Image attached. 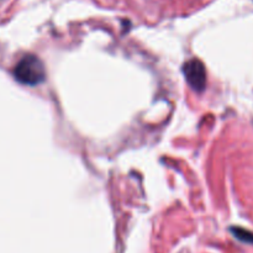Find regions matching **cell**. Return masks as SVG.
<instances>
[{"label":"cell","mask_w":253,"mask_h":253,"mask_svg":"<svg viewBox=\"0 0 253 253\" xmlns=\"http://www.w3.org/2000/svg\"><path fill=\"white\" fill-rule=\"evenodd\" d=\"M183 74L190 88L195 91H203L207 86V71L202 61L189 59L183 66Z\"/></svg>","instance_id":"cell-2"},{"label":"cell","mask_w":253,"mask_h":253,"mask_svg":"<svg viewBox=\"0 0 253 253\" xmlns=\"http://www.w3.org/2000/svg\"><path fill=\"white\" fill-rule=\"evenodd\" d=\"M231 232L234 234V236L236 237V239L240 240V241L253 245V232L249 231V230L241 229V227H232Z\"/></svg>","instance_id":"cell-3"},{"label":"cell","mask_w":253,"mask_h":253,"mask_svg":"<svg viewBox=\"0 0 253 253\" xmlns=\"http://www.w3.org/2000/svg\"><path fill=\"white\" fill-rule=\"evenodd\" d=\"M14 77L21 84L35 86L46 79V69L39 57L27 54L22 57L15 66Z\"/></svg>","instance_id":"cell-1"}]
</instances>
